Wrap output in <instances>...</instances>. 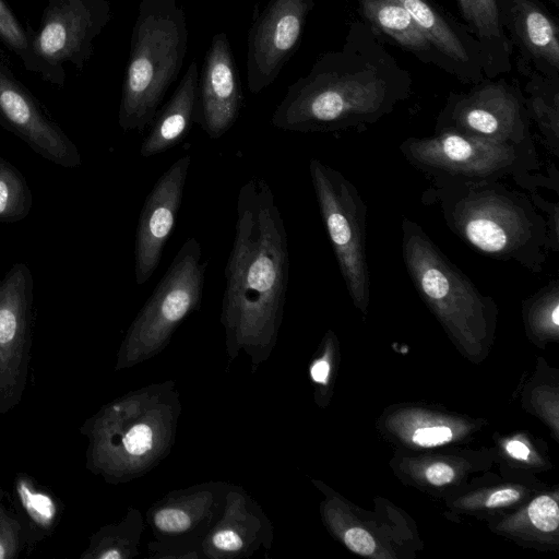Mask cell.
<instances>
[{
    "label": "cell",
    "instance_id": "3",
    "mask_svg": "<svg viewBox=\"0 0 559 559\" xmlns=\"http://www.w3.org/2000/svg\"><path fill=\"white\" fill-rule=\"evenodd\" d=\"M421 201L436 204L451 233L478 253L532 273L543 271L547 223L525 193L501 180H431Z\"/></svg>",
    "mask_w": 559,
    "mask_h": 559
},
{
    "label": "cell",
    "instance_id": "17",
    "mask_svg": "<svg viewBox=\"0 0 559 559\" xmlns=\"http://www.w3.org/2000/svg\"><path fill=\"white\" fill-rule=\"evenodd\" d=\"M194 121L210 139H219L235 124L241 106V83L229 40L214 35L204 59Z\"/></svg>",
    "mask_w": 559,
    "mask_h": 559
},
{
    "label": "cell",
    "instance_id": "4",
    "mask_svg": "<svg viewBox=\"0 0 559 559\" xmlns=\"http://www.w3.org/2000/svg\"><path fill=\"white\" fill-rule=\"evenodd\" d=\"M182 412L175 381L150 383L104 404L85 419V467L104 481L138 479L170 453Z\"/></svg>",
    "mask_w": 559,
    "mask_h": 559
},
{
    "label": "cell",
    "instance_id": "29",
    "mask_svg": "<svg viewBox=\"0 0 559 559\" xmlns=\"http://www.w3.org/2000/svg\"><path fill=\"white\" fill-rule=\"evenodd\" d=\"M531 523L545 533L554 532L559 525V509L557 501L550 496H539L527 509Z\"/></svg>",
    "mask_w": 559,
    "mask_h": 559
},
{
    "label": "cell",
    "instance_id": "12",
    "mask_svg": "<svg viewBox=\"0 0 559 559\" xmlns=\"http://www.w3.org/2000/svg\"><path fill=\"white\" fill-rule=\"evenodd\" d=\"M34 281L25 263H15L0 280V415L22 401L32 347Z\"/></svg>",
    "mask_w": 559,
    "mask_h": 559
},
{
    "label": "cell",
    "instance_id": "7",
    "mask_svg": "<svg viewBox=\"0 0 559 559\" xmlns=\"http://www.w3.org/2000/svg\"><path fill=\"white\" fill-rule=\"evenodd\" d=\"M399 150L431 180L477 182L512 177L520 186L540 166L534 143L504 144L449 129L407 138Z\"/></svg>",
    "mask_w": 559,
    "mask_h": 559
},
{
    "label": "cell",
    "instance_id": "33",
    "mask_svg": "<svg viewBox=\"0 0 559 559\" xmlns=\"http://www.w3.org/2000/svg\"><path fill=\"white\" fill-rule=\"evenodd\" d=\"M426 478L430 484L441 486L454 478V469L445 463H433L426 469Z\"/></svg>",
    "mask_w": 559,
    "mask_h": 559
},
{
    "label": "cell",
    "instance_id": "2",
    "mask_svg": "<svg viewBox=\"0 0 559 559\" xmlns=\"http://www.w3.org/2000/svg\"><path fill=\"white\" fill-rule=\"evenodd\" d=\"M409 71L386 50L364 21L349 25L340 49L319 56L310 71L288 86L272 124L290 132H336L378 122L406 100Z\"/></svg>",
    "mask_w": 559,
    "mask_h": 559
},
{
    "label": "cell",
    "instance_id": "25",
    "mask_svg": "<svg viewBox=\"0 0 559 559\" xmlns=\"http://www.w3.org/2000/svg\"><path fill=\"white\" fill-rule=\"evenodd\" d=\"M525 93L531 120L536 123L548 151L559 156V76L531 71Z\"/></svg>",
    "mask_w": 559,
    "mask_h": 559
},
{
    "label": "cell",
    "instance_id": "24",
    "mask_svg": "<svg viewBox=\"0 0 559 559\" xmlns=\"http://www.w3.org/2000/svg\"><path fill=\"white\" fill-rule=\"evenodd\" d=\"M145 527L142 512L128 507L122 519L103 525L91 535L80 559H133L140 554L139 546Z\"/></svg>",
    "mask_w": 559,
    "mask_h": 559
},
{
    "label": "cell",
    "instance_id": "5",
    "mask_svg": "<svg viewBox=\"0 0 559 559\" xmlns=\"http://www.w3.org/2000/svg\"><path fill=\"white\" fill-rule=\"evenodd\" d=\"M186 14L177 0H141L132 28L118 123L124 131L148 127L188 50Z\"/></svg>",
    "mask_w": 559,
    "mask_h": 559
},
{
    "label": "cell",
    "instance_id": "11",
    "mask_svg": "<svg viewBox=\"0 0 559 559\" xmlns=\"http://www.w3.org/2000/svg\"><path fill=\"white\" fill-rule=\"evenodd\" d=\"M229 483L209 480L173 489L146 511V525L155 542L147 545L148 558H201L200 542L217 520Z\"/></svg>",
    "mask_w": 559,
    "mask_h": 559
},
{
    "label": "cell",
    "instance_id": "27",
    "mask_svg": "<svg viewBox=\"0 0 559 559\" xmlns=\"http://www.w3.org/2000/svg\"><path fill=\"white\" fill-rule=\"evenodd\" d=\"M3 498L0 485V559H15L25 545V528L21 519L5 508Z\"/></svg>",
    "mask_w": 559,
    "mask_h": 559
},
{
    "label": "cell",
    "instance_id": "30",
    "mask_svg": "<svg viewBox=\"0 0 559 559\" xmlns=\"http://www.w3.org/2000/svg\"><path fill=\"white\" fill-rule=\"evenodd\" d=\"M530 198L536 207L546 213L548 248L549 251L557 252L559 250V203L550 202L535 191H532Z\"/></svg>",
    "mask_w": 559,
    "mask_h": 559
},
{
    "label": "cell",
    "instance_id": "8",
    "mask_svg": "<svg viewBox=\"0 0 559 559\" xmlns=\"http://www.w3.org/2000/svg\"><path fill=\"white\" fill-rule=\"evenodd\" d=\"M309 174L347 292L356 307L366 309L370 296L367 205L357 187L337 169L312 158Z\"/></svg>",
    "mask_w": 559,
    "mask_h": 559
},
{
    "label": "cell",
    "instance_id": "16",
    "mask_svg": "<svg viewBox=\"0 0 559 559\" xmlns=\"http://www.w3.org/2000/svg\"><path fill=\"white\" fill-rule=\"evenodd\" d=\"M274 526L258 502L240 486L229 485L223 509L200 542L206 559H242L260 547L270 549Z\"/></svg>",
    "mask_w": 559,
    "mask_h": 559
},
{
    "label": "cell",
    "instance_id": "20",
    "mask_svg": "<svg viewBox=\"0 0 559 559\" xmlns=\"http://www.w3.org/2000/svg\"><path fill=\"white\" fill-rule=\"evenodd\" d=\"M199 86V67L192 60L162 111L156 115L140 147V155L151 157L178 145L194 121Z\"/></svg>",
    "mask_w": 559,
    "mask_h": 559
},
{
    "label": "cell",
    "instance_id": "13",
    "mask_svg": "<svg viewBox=\"0 0 559 559\" xmlns=\"http://www.w3.org/2000/svg\"><path fill=\"white\" fill-rule=\"evenodd\" d=\"M313 0H269L255 17L247 49V82L258 94L270 86L295 52Z\"/></svg>",
    "mask_w": 559,
    "mask_h": 559
},
{
    "label": "cell",
    "instance_id": "15",
    "mask_svg": "<svg viewBox=\"0 0 559 559\" xmlns=\"http://www.w3.org/2000/svg\"><path fill=\"white\" fill-rule=\"evenodd\" d=\"M191 155L178 158L156 181L140 212L135 231L134 275L145 284L159 265L181 206Z\"/></svg>",
    "mask_w": 559,
    "mask_h": 559
},
{
    "label": "cell",
    "instance_id": "23",
    "mask_svg": "<svg viewBox=\"0 0 559 559\" xmlns=\"http://www.w3.org/2000/svg\"><path fill=\"white\" fill-rule=\"evenodd\" d=\"M13 492L22 513L25 545H28L31 551L32 547L55 532L63 507L51 490L24 472L15 475Z\"/></svg>",
    "mask_w": 559,
    "mask_h": 559
},
{
    "label": "cell",
    "instance_id": "37",
    "mask_svg": "<svg viewBox=\"0 0 559 559\" xmlns=\"http://www.w3.org/2000/svg\"><path fill=\"white\" fill-rule=\"evenodd\" d=\"M551 2H554L557 7L559 5V0H550Z\"/></svg>",
    "mask_w": 559,
    "mask_h": 559
},
{
    "label": "cell",
    "instance_id": "18",
    "mask_svg": "<svg viewBox=\"0 0 559 559\" xmlns=\"http://www.w3.org/2000/svg\"><path fill=\"white\" fill-rule=\"evenodd\" d=\"M499 20L520 61L546 76H559V26L538 0H496Z\"/></svg>",
    "mask_w": 559,
    "mask_h": 559
},
{
    "label": "cell",
    "instance_id": "10",
    "mask_svg": "<svg viewBox=\"0 0 559 559\" xmlns=\"http://www.w3.org/2000/svg\"><path fill=\"white\" fill-rule=\"evenodd\" d=\"M525 96L503 80L475 83L451 93L437 117L435 131L449 129L504 144L534 143Z\"/></svg>",
    "mask_w": 559,
    "mask_h": 559
},
{
    "label": "cell",
    "instance_id": "21",
    "mask_svg": "<svg viewBox=\"0 0 559 559\" xmlns=\"http://www.w3.org/2000/svg\"><path fill=\"white\" fill-rule=\"evenodd\" d=\"M359 12L378 35H382L419 61L448 73V67L428 38L396 0H356Z\"/></svg>",
    "mask_w": 559,
    "mask_h": 559
},
{
    "label": "cell",
    "instance_id": "34",
    "mask_svg": "<svg viewBox=\"0 0 559 559\" xmlns=\"http://www.w3.org/2000/svg\"><path fill=\"white\" fill-rule=\"evenodd\" d=\"M330 372L331 364L325 355L316 358L309 368V373L312 382L320 386H324L328 384Z\"/></svg>",
    "mask_w": 559,
    "mask_h": 559
},
{
    "label": "cell",
    "instance_id": "14",
    "mask_svg": "<svg viewBox=\"0 0 559 559\" xmlns=\"http://www.w3.org/2000/svg\"><path fill=\"white\" fill-rule=\"evenodd\" d=\"M0 124L45 159L64 168L81 165L76 145L1 60Z\"/></svg>",
    "mask_w": 559,
    "mask_h": 559
},
{
    "label": "cell",
    "instance_id": "26",
    "mask_svg": "<svg viewBox=\"0 0 559 559\" xmlns=\"http://www.w3.org/2000/svg\"><path fill=\"white\" fill-rule=\"evenodd\" d=\"M33 205L32 191L24 176L10 162L0 157V222L24 219Z\"/></svg>",
    "mask_w": 559,
    "mask_h": 559
},
{
    "label": "cell",
    "instance_id": "9",
    "mask_svg": "<svg viewBox=\"0 0 559 559\" xmlns=\"http://www.w3.org/2000/svg\"><path fill=\"white\" fill-rule=\"evenodd\" d=\"M110 15L108 0H47L27 68L62 85L63 64L83 68Z\"/></svg>",
    "mask_w": 559,
    "mask_h": 559
},
{
    "label": "cell",
    "instance_id": "1",
    "mask_svg": "<svg viewBox=\"0 0 559 559\" xmlns=\"http://www.w3.org/2000/svg\"><path fill=\"white\" fill-rule=\"evenodd\" d=\"M233 246L225 267L221 323L228 361L243 352L251 370L273 353L288 286V239L267 181L252 178L237 197Z\"/></svg>",
    "mask_w": 559,
    "mask_h": 559
},
{
    "label": "cell",
    "instance_id": "35",
    "mask_svg": "<svg viewBox=\"0 0 559 559\" xmlns=\"http://www.w3.org/2000/svg\"><path fill=\"white\" fill-rule=\"evenodd\" d=\"M519 497V491L513 488L497 490L488 497L486 500V506L491 508L507 506L518 500Z\"/></svg>",
    "mask_w": 559,
    "mask_h": 559
},
{
    "label": "cell",
    "instance_id": "6",
    "mask_svg": "<svg viewBox=\"0 0 559 559\" xmlns=\"http://www.w3.org/2000/svg\"><path fill=\"white\" fill-rule=\"evenodd\" d=\"M207 262L195 237L188 238L128 328L115 370L132 368L165 349L179 325L200 309Z\"/></svg>",
    "mask_w": 559,
    "mask_h": 559
},
{
    "label": "cell",
    "instance_id": "31",
    "mask_svg": "<svg viewBox=\"0 0 559 559\" xmlns=\"http://www.w3.org/2000/svg\"><path fill=\"white\" fill-rule=\"evenodd\" d=\"M343 538L347 548L356 554L368 556L376 549L373 537L364 528L350 527L344 533Z\"/></svg>",
    "mask_w": 559,
    "mask_h": 559
},
{
    "label": "cell",
    "instance_id": "19",
    "mask_svg": "<svg viewBox=\"0 0 559 559\" xmlns=\"http://www.w3.org/2000/svg\"><path fill=\"white\" fill-rule=\"evenodd\" d=\"M428 38L448 67L466 84L485 79L480 48L466 26L433 0H396Z\"/></svg>",
    "mask_w": 559,
    "mask_h": 559
},
{
    "label": "cell",
    "instance_id": "28",
    "mask_svg": "<svg viewBox=\"0 0 559 559\" xmlns=\"http://www.w3.org/2000/svg\"><path fill=\"white\" fill-rule=\"evenodd\" d=\"M0 39L28 66L31 40L3 0H0Z\"/></svg>",
    "mask_w": 559,
    "mask_h": 559
},
{
    "label": "cell",
    "instance_id": "22",
    "mask_svg": "<svg viewBox=\"0 0 559 559\" xmlns=\"http://www.w3.org/2000/svg\"><path fill=\"white\" fill-rule=\"evenodd\" d=\"M464 25L479 45L485 79L511 71L512 47L506 36L496 0H456Z\"/></svg>",
    "mask_w": 559,
    "mask_h": 559
},
{
    "label": "cell",
    "instance_id": "32",
    "mask_svg": "<svg viewBox=\"0 0 559 559\" xmlns=\"http://www.w3.org/2000/svg\"><path fill=\"white\" fill-rule=\"evenodd\" d=\"M452 436L451 429L447 426H431L417 429L413 433L412 440L421 447H435L447 443Z\"/></svg>",
    "mask_w": 559,
    "mask_h": 559
},
{
    "label": "cell",
    "instance_id": "36",
    "mask_svg": "<svg viewBox=\"0 0 559 559\" xmlns=\"http://www.w3.org/2000/svg\"><path fill=\"white\" fill-rule=\"evenodd\" d=\"M507 452L516 460H527L530 455V449L523 442L519 440L508 441L506 444Z\"/></svg>",
    "mask_w": 559,
    "mask_h": 559
}]
</instances>
